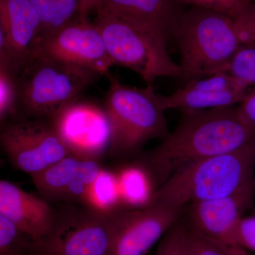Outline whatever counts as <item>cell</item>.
Returning <instances> with one entry per match:
<instances>
[{"label": "cell", "instance_id": "obj_1", "mask_svg": "<svg viewBox=\"0 0 255 255\" xmlns=\"http://www.w3.org/2000/svg\"><path fill=\"white\" fill-rule=\"evenodd\" d=\"M179 123L140 163L155 189L181 167L239 148L255 137V130L242 122L237 107L182 110Z\"/></svg>", "mask_w": 255, "mask_h": 255}, {"label": "cell", "instance_id": "obj_2", "mask_svg": "<svg viewBox=\"0 0 255 255\" xmlns=\"http://www.w3.org/2000/svg\"><path fill=\"white\" fill-rule=\"evenodd\" d=\"M255 137L239 148L191 162L154 191L147 206L185 207L255 185Z\"/></svg>", "mask_w": 255, "mask_h": 255}, {"label": "cell", "instance_id": "obj_3", "mask_svg": "<svg viewBox=\"0 0 255 255\" xmlns=\"http://www.w3.org/2000/svg\"><path fill=\"white\" fill-rule=\"evenodd\" d=\"M104 110L110 129L107 153L120 159L137 153L147 142L169 133L164 110L152 83L138 89L124 85L108 73Z\"/></svg>", "mask_w": 255, "mask_h": 255}, {"label": "cell", "instance_id": "obj_4", "mask_svg": "<svg viewBox=\"0 0 255 255\" xmlns=\"http://www.w3.org/2000/svg\"><path fill=\"white\" fill-rule=\"evenodd\" d=\"M174 40L180 53L179 65L189 80L227 73L242 45L234 18L198 6L184 10Z\"/></svg>", "mask_w": 255, "mask_h": 255}, {"label": "cell", "instance_id": "obj_5", "mask_svg": "<svg viewBox=\"0 0 255 255\" xmlns=\"http://www.w3.org/2000/svg\"><path fill=\"white\" fill-rule=\"evenodd\" d=\"M100 76L49 57L33 55L18 75L17 110L14 119L51 121L63 107L80 98Z\"/></svg>", "mask_w": 255, "mask_h": 255}, {"label": "cell", "instance_id": "obj_6", "mask_svg": "<svg viewBox=\"0 0 255 255\" xmlns=\"http://www.w3.org/2000/svg\"><path fill=\"white\" fill-rule=\"evenodd\" d=\"M100 30L114 65L130 69L146 83L161 77L185 78L186 72L167 52V41L105 11L97 10Z\"/></svg>", "mask_w": 255, "mask_h": 255}, {"label": "cell", "instance_id": "obj_7", "mask_svg": "<svg viewBox=\"0 0 255 255\" xmlns=\"http://www.w3.org/2000/svg\"><path fill=\"white\" fill-rule=\"evenodd\" d=\"M50 236L42 242L47 255H111L112 212L61 203Z\"/></svg>", "mask_w": 255, "mask_h": 255}, {"label": "cell", "instance_id": "obj_8", "mask_svg": "<svg viewBox=\"0 0 255 255\" xmlns=\"http://www.w3.org/2000/svg\"><path fill=\"white\" fill-rule=\"evenodd\" d=\"M0 145L11 166L30 177L73 154L48 119L6 121L1 124Z\"/></svg>", "mask_w": 255, "mask_h": 255}, {"label": "cell", "instance_id": "obj_9", "mask_svg": "<svg viewBox=\"0 0 255 255\" xmlns=\"http://www.w3.org/2000/svg\"><path fill=\"white\" fill-rule=\"evenodd\" d=\"M49 57L99 75H106L114 63L97 26L77 17L63 26L38 37L33 55Z\"/></svg>", "mask_w": 255, "mask_h": 255}, {"label": "cell", "instance_id": "obj_10", "mask_svg": "<svg viewBox=\"0 0 255 255\" xmlns=\"http://www.w3.org/2000/svg\"><path fill=\"white\" fill-rule=\"evenodd\" d=\"M185 207L145 206L112 211L111 255H145L182 218Z\"/></svg>", "mask_w": 255, "mask_h": 255}, {"label": "cell", "instance_id": "obj_11", "mask_svg": "<svg viewBox=\"0 0 255 255\" xmlns=\"http://www.w3.org/2000/svg\"><path fill=\"white\" fill-rule=\"evenodd\" d=\"M51 122L73 153L100 159L108 152L110 129L103 107L80 97Z\"/></svg>", "mask_w": 255, "mask_h": 255}, {"label": "cell", "instance_id": "obj_12", "mask_svg": "<svg viewBox=\"0 0 255 255\" xmlns=\"http://www.w3.org/2000/svg\"><path fill=\"white\" fill-rule=\"evenodd\" d=\"M102 169L100 159L73 153L31 178L48 202L86 206L90 188Z\"/></svg>", "mask_w": 255, "mask_h": 255}, {"label": "cell", "instance_id": "obj_13", "mask_svg": "<svg viewBox=\"0 0 255 255\" xmlns=\"http://www.w3.org/2000/svg\"><path fill=\"white\" fill-rule=\"evenodd\" d=\"M41 29L31 0H0V63L18 75L33 56Z\"/></svg>", "mask_w": 255, "mask_h": 255}, {"label": "cell", "instance_id": "obj_14", "mask_svg": "<svg viewBox=\"0 0 255 255\" xmlns=\"http://www.w3.org/2000/svg\"><path fill=\"white\" fill-rule=\"evenodd\" d=\"M255 193L253 185L223 197L191 203L187 206L186 223L204 236L235 245L236 226L245 211L253 205Z\"/></svg>", "mask_w": 255, "mask_h": 255}, {"label": "cell", "instance_id": "obj_15", "mask_svg": "<svg viewBox=\"0 0 255 255\" xmlns=\"http://www.w3.org/2000/svg\"><path fill=\"white\" fill-rule=\"evenodd\" d=\"M251 87L228 73L189 80L169 96L159 95L164 110H205L233 107L244 100Z\"/></svg>", "mask_w": 255, "mask_h": 255}, {"label": "cell", "instance_id": "obj_16", "mask_svg": "<svg viewBox=\"0 0 255 255\" xmlns=\"http://www.w3.org/2000/svg\"><path fill=\"white\" fill-rule=\"evenodd\" d=\"M0 214L38 241L50 236L57 209L43 198L29 194L9 181L0 180Z\"/></svg>", "mask_w": 255, "mask_h": 255}, {"label": "cell", "instance_id": "obj_17", "mask_svg": "<svg viewBox=\"0 0 255 255\" xmlns=\"http://www.w3.org/2000/svg\"><path fill=\"white\" fill-rule=\"evenodd\" d=\"M105 11L167 41L174 39L184 10L174 0H100L95 11Z\"/></svg>", "mask_w": 255, "mask_h": 255}, {"label": "cell", "instance_id": "obj_18", "mask_svg": "<svg viewBox=\"0 0 255 255\" xmlns=\"http://www.w3.org/2000/svg\"><path fill=\"white\" fill-rule=\"evenodd\" d=\"M122 208L145 207L155 190L152 178L141 164H130L116 172Z\"/></svg>", "mask_w": 255, "mask_h": 255}, {"label": "cell", "instance_id": "obj_19", "mask_svg": "<svg viewBox=\"0 0 255 255\" xmlns=\"http://www.w3.org/2000/svg\"><path fill=\"white\" fill-rule=\"evenodd\" d=\"M0 255H47L36 241L0 214Z\"/></svg>", "mask_w": 255, "mask_h": 255}, {"label": "cell", "instance_id": "obj_20", "mask_svg": "<svg viewBox=\"0 0 255 255\" xmlns=\"http://www.w3.org/2000/svg\"><path fill=\"white\" fill-rule=\"evenodd\" d=\"M31 1L41 18L39 36L58 29L76 16L78 0H31Z\"/></svg>", "mask_w": 255, "mask_h": 255}, {"label": "cell", "instance_id": "obj_21", "mask_svg": "<svg viewBox=\"0 0 255 255\" xmlns=\"http://www.w3.org/2000/svg\"><path fill=\"white\" fill-rule=\"evenodd\" d=\"M86 206L105 212L122 208L116 172L102 169L90 188Z\"/></svg>", "mask_w": 255, "mask_h": 255}, {"label": "cell", "instance_id": "obj_22", "mask_svg": "<svg viewBox=\"0 0 255 255\" xmlns=\"http://www.w3.org/2000/svg\"><path fill=\"white\" fill-rule=\"evenodd\" d=\"M18 100V74L0 63V122L14 119Z\"/></svg>", "mask_w": 255, "mask_h": 255}, {"label": "cell", "instance_id": "obj_23", "mask_svg": "<svg viewBox=\"0 0 255 255\" xmlns=\"http://www.w3.org/2000/svg\"><path fill=\"white\" fill-rule=\"evenodd\" d=\"M189 255H251L241 247L217 241L189 228Z\"/></svg>", "mask_w": 255, "mask_h": 255}, {"label": "cell", "instance_id": "obj_24", "mask_svg": "<svg viewBox=\"0 0 255 255\" xmlns=\"http://www.w3.org/2000/svg\"><path fill=\"white\" fill-rule=\"evenodd\" d=\"M189 228L182 217L159 242L155 255H189Z\"/></svg>", "mask_w": 255, "mask_h": 255}, {"label": "cell", "instance_id": "obj_25", "mask_svg": "<svg viewBox=\"0 0 255 255\" xmlns=\"http://www.w3.org/2000/svg\"><path fill=\"white\" fill-rule=\"evenodd\" d=\"M227 73L248 85H255V47L241 45L230 62Z\"/></svg>", "mask_w": 255, "mask_h": 255}, {"label": "cell", "instance_id": "obj_26", "mask_svg": "<svg viewBox=\"0 0 255 255\" xmlns=\"http://www.w3.org/2000/svg\"><path fill=\"white\" fill-rule=\"evenodd\" d=\"M177 4L219 11L236 18L250 2L248 0H174Z\"/></svg>", "mask_w": 255, "mask_h": 255}, {"label": "cell", "instance_id": "obj_27", "mask_svg": "<svg viewBox=\"0 0 255 255\" xmlns=\"http://www.w3.org/2000/svg\"><path fill=\"white\" fill-rule=\"evenodd\" d=\"M235 23L241 44L255 47V1L247 5Z\"/></svg>", "mask_w": 255, "mask_h": 255}, {"label": "cell", "instance_id": "obj_28", "mask_svg": "<svg viewBox=\"0 0 255 255\" xmlns=\"http://www.w3.org/2000/svg\"><path fill=\"white\" fill-rule=\"evenodd\" d=\"M234 243L255 253V216L240 220L235 231Z\"/></svg>", "mask_w": 255, "mask_h": 255}, {"label": "cell", "instance_id": "obj_29", "mask_svg": "<svg viewBox=\"0 0 255 255\" xmlns=\"http://www.w3.org/2000/svg\"><path fill=\"white\" fill-rule=\"evenodd\" d=\"M237 112L242 122L255 130V85L238 106Z\"/></svg>", "mask_w": 255, "mask_h": 255}, {"label": "cell", "instance_id": "obj_30", "mask_svg": "<svg viewBox=\"0 0 255 255\" xmlns=\"http://www.w3.org/2000/svg\"><path fill=\"white\" fill-rule=\"evenodd\" d=\"M100 0H78L76 17L81 20L88 19L89 15L95 11Z\"/></svg>", "mask_w": 255, "mask_h": 255}, {"label": "cell", "instance_id": "obj_31", "mask_svg": "<svg viewBox=\"0 0 255 255\" xmlns=\"http://www.w3.org/2000/svg\"><path fill=\"white\" fill-rule=\"evenodd\" d=\"M248 1H249L250 2H255V0H248Z\"/></svg>", "mask_w": 255, "mask_h": 255}]
</instances>
